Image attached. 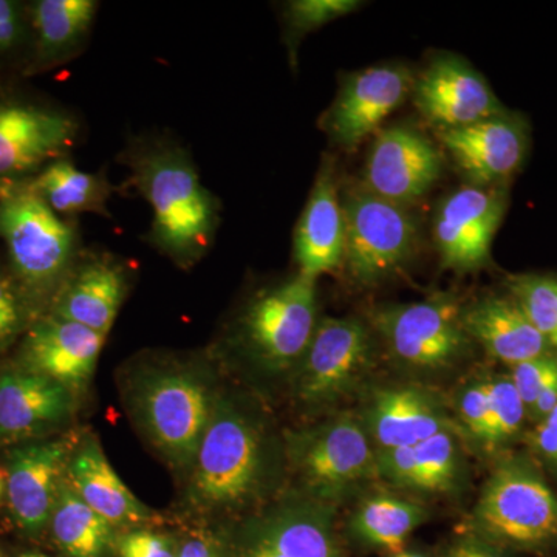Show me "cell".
I'll return each mask as SVG.
<instances>
[{
    "label": "cell",
    "mask_w": 557,
    "mask_h": 557,
    "mask_svg": "<svg viewBox=\"0 0 557 557\" xmlns=\"http://www.w3.org/2000/svg\"><path fill=\"white\" fill-rule=\"evenodd\" d=\"M372 339L359 319L318 322L309 348L300 359L296 392L309 405L338 397L368 366Z\"/></svg>",
    "instance_id": "17"
},
{
    "label": "cell",
    "mask_w": 557,
    "mask_h": 557,
    "mask_svg": "<svg viewBox=\"0 0 557 557\" xmlns=\"http://www.w3.org/2000/svg\"><path fill=\"white\" fill-rule=\"evenodd\" d=\"M534 445L536 448L544 454L548 460H552L553 463L557 465V431L552 426H548L547 423H539L536 432H534L533 437Z\"/></svg>",
    "instance_id": "42"
},
{
    "label": "cell",
    "mask_w": 557,
    "mask_h": 557,
    "mask_svg": "<svg viewBox=\"0 0 557 557\" xmlns=\"http://www.w3.org/2000/svg\"><path fill=\"white\" fill-rule=\"evenodd\" d=\"M116 160L129 172L124 193L132 190L152 208L143 239L178 269L196 267L218 237L222 203L201 182L188 150L163 135H141Z\"/></svg>",
    "instance_id": "1"
},
{
    "label": "cell",
    "mask_w": 557,
    "mask_h": 557,
    "mask_svg": "<svg viewBox=\"0 0 557 557\" xmlns=\"http://www.w3.org/2000/svg\"><path fill=\"white\" fill-rule=\"evenodd\" d=\"M317 314V281L298 273L245 307L237 319V339L265 368L288 369L309 348Z\"/></svg>",
    "instance_id": "6"
},
{
    "label": "cell",
    "mask_w": 557,
    "mask_h": 557,
    "mask_svg": "<svg viewBox=\"0 0 557 557\" xmlns=\"http://www.w3.org/2000/svg\"><path fill=\"white\" fill-rule=\"evenodd\" d=\"M556 406L557 376L552 381V383L548 384L547 387L544 388V391L541 392V395H539L536 401H534L533 406H531L530 410H528V413H530L531 417L536 418L539 423H541V421H544L545 418H547L549 413L553 412V409H555Z\"/></svg>",
    "instance_id": "41"
},
{
    "label": "cell",
    "mask_w": 557,
    "mask_h": 557,
    "mask_svg": "<svg viewBox=\"0 0 557 557\" xmlns=\"http://www.w3.org/2000/svg\"><path fill=\"white\" fill-rule=\"evenodd\" d=\"M343 265L358 284L372 285L401 269L416 255L417 220L409 209L380 199L361 185L344 190Z\"/></svg>",
    "instance_id": "5"
},
{
    "label": "cell",
    "mask_w": 557,
    "mask_h": 557,
    "mask_svg": "<svg viewBox=\"0 0 557 557\" xmlns=\"http://www.w3.org/2000/svg\"><path fill=\"white\" fill-rule=\"evenodd\" d=\"M106 339L84 325L46 313L25 332L17 366L57 381L79 397L94 379Z\"/></svg>",
    "instance_id": "18"
},
{
    "label": "cell",
    "mask_w": 557,
    "mask_h": 557,
    "mask_svg": "<svg viewBox=\"0 0 557 557\" xmlns=\"http://www.w3.org/2000/svg\"><path fill=\"white\" fill-rule=\"evenodd\" d=\"M437 138L469 185L475 186H508L530 149L525 119L509 110L469 126L437 131Z\"/></svg>",
    "instance_id": "15"
},
{
    "label": "cell",
    "mask_w": 557,
    "mask_h": 557,
    "mask_svg": "<svg viewBox=\"0 0 557 557\" xmlns=\"http://www.w3.org/2000/svg\"><path fill=\"white\" fill-rule=\"evenodd\" d=\"M442 174V153L409 124L376 132L361 186L373 196L408 208L423 199Z\"/></svg>",
    "instance_id": "13"
},
{
    "label": "cell",
    "mask_w": 557,
    "mask_h": 557,
    "mask_svg": "<svg viewBox=\"0 0 557 557\" xmlns=\"http://www.w3.org/2000/svg\"><path fill=\"white\" fill-rule=\"evenodd\" d=\"M369 418L381 449L416 446L446 429V420L434 403L410 387L380 392Z\"/></svg>",
    "instance_id": "27"
},
{
    "label": "cell",
    "mask_w": 557,
    "mask_h": 557,
    "mask_svg": "<svg viewBox=\"0 0 557 557\" xmlns=\"http://www.w3.org/2000/svg\"><path fill=\"white\" fill-rule=\"evenodd\" d=\"M461 319L469 338L511 368L555 354L511 295L487 296L463 307Z\"/></svg>",
    "instance_id": "24"
},
{
    "label": "cell",
    "mask_w": 557,
    "mask_h": 557,
    "mask_svg": "<svg viewBox=\"0 0 557 557\" xmlns=\"http://www.w3.org/2000/svg\"><path fill=\"white\" fill-rule=\"evenodd\" d=\"M262 465L258 429L218 397L189 471V504L207 512L239 507L258 490Z\"/></svg>",
    "instance_id": "4"
},
{
    "label": "cell",
    "mask_w": 557,
    "mask_h": 557,
    "mask_svg": "<svg viewBox=\"0 0 557 557\" xmlns=\"http://www.w3.org/2000/svg\"><path fill=\"white\" fill-rule=\"evenodd\" d=\"M475 520L493 541L541 548L557 541V497L530 463L508 461L487 480Z\"/></svg>",
    "instance_id": "7"
},
{
    "label": "cell",
    "mask_w": 557,
    "mask_h": 557,
    "mask_svg": "<svg viewBox=\"0 0 557 557\" xmlns=\"http://www.w3.org/2000/svg\"><path fill=\"white\" fill-rule=\"evenodd\" d=\"M67 480L78 496L110 525L137 530L157 519L156 512L124 485L95 435H83L76 442L67 465Z\"/></svg>",
    "instance_id": "22"
},
{
    "label": "cell",
    "mask_w": 557,
    "mask_h": 557,
    "mask_svg": "<svg viewBox=\"0 0 557 557\" xmlns=\"http://www.w3.org/2000/svg\"><path fill=\"white\" fill-rule=\"evenodd\" d=\"M461 314L458 300L435 296L380 310L373 321L399 361L417 369H440L461 357L471 341Z\"/></svg>",
    "instance_id": "9"
},
{
    "label": "cell",
    "mask_w": 557,
    "mask_h": 557,
    "mask_svg": "<svg viewBox=\"0 0 557 557\" xmlns=\"http://www.w3.org/2000/svg\"><path fill=\"white\" fill-rule=\"evenodd\" d=\"M420 505L394 496L370 497L354 518V530L372 547L386 549L391 555L405 549L406 541L424 519Z\"/></svg>",
    "instance_id": "29"
},
{
    "label": "cell",
    "mask_w": 557,
    "mask_h": 557,
    "mask_svg": "<svg viewBox=\"0 0 557 557\" xmlns=\"http://www.w3.org/2000/svg\"><path fill=\"white\" fill-rule=\"evenodd\" d=\"M78 438L72 435L33 440L10 450L5 493L14 523L28 536L49 528L51 512Z\"/></svg>",
    "instance_id": "12"
},
{
    "label": "cell",
    "mask_w": 557,
    "mask_h": 557,
    "mask_svg": "<svg viewBox=\"0 0 557 557\" xmlns=\"http://www.w3.org/2000/svg\"><path fill=\"white\" fill-rule=\"evenodd\" d=\"M76 395L57 381L11 366L0 372V443L46 438L72 420Z\"/></svg>",
    "instance_id": "20"
},
{
    "label": "cell",
    "mask_w": 557,
    "mask_h": 557,
    "mask_svg": "<svg viewBox=\"0 0 557 557\" xmlns=\"http://www.w3.org/2000/svg\"><path fill=\"white\" fill-rule=\"evenodd\" d=\"M508 208V186L465 185L440 201L432 237L445 270L471 273L486 267Z\"/></svg>",
    "instance_id": "10"
},
{
    "label": "cell",
    "mask_w": 557,
    "mask_h": 557,
    "mask_svg": "<svg viewBox=\"0 0 557 557\" xmlns=\"http://www.w3.org/2000/svg\"><path fill=\"white\" fill-rule=\"evenodd\" d=\"M416 75L405 65L386 64L351 73L321 119L330 141L355 150L380 131L383 121L412 95Z\"/></svg>",
    "instance_id": "11"
},
{
    "label": "cell",
    "mask_w": 557,
    "mask_h": 557,
    "mask_svg": "<svg viewBox=\"0 0 557 557\" xmlns=\"http://www.w3.org/2000/svg\"><path fill=\"white\" fill-rule=\"evenodd\" d=\"M79 121L67 110L24 98H0V185L38 174L50 161L69 157Z\"/></svg>",
    "instance_id": "8"
},
{
    "label": "cell",
    "mask_w": 557,
    "mask_h": 557,
    "mask_svg": "<svg viewBox=\"0 0 557 557\" xmlns=\"http://www.w3.org/2000/svg\"><path fill=\"white\" fill-rule=\"evenodd\" d=\"M38 318L9 267L0 263V355L24 336Z\"/></svg>",
    "instance_id": "33"
},
{
    "label": "cell",
    "mask_w": 557,
    "mask_h": 557,
    "mask_svg": "<svg viewBox=\"0 0 557 557\" xmlns=\"http://www.w3.org/2000/svg\"><path fill=\"white\" fill-rule=\"evenodd\" d=\"M420 471L421 490L445 491L457 472V450L448 429L413 446Z\"/></svg>",
    "instance_id": "32"
},
{
    "label": "cell",
    "mask_w": 557,
    "mask_h": 557,
    "mask_svg": "<svg viewBox=\"0 0 557 557\" xmlns=\"http://www.w3.org/2000/svg\"><path fill=\"white\" fill-rule=\"evenodd\" d=\"M413 102L437 131L457 129L504 115L487 81L456 54H438L416 76Z\"/></svg>",
    "instance_id": "16"
},
{
    "label": "cell",
    "mask_w": 557,
    "mask_h": 557,
    "mask_svg": "<svg viewBox=\"0 0 557 557\" xmlns=\"http://www.w3.org/2000/svg\"><path fill=\"white\" fill-rule=\"evenodd\" d=\"M487 384L491 397V426L486 445L496 448L518 434L525 420L527 408L509 376L487 381Z\"/></svg>",
    "instance_id": "34"
},
{
    "label": "cell",
    "mask_w": 557,
    "mask_h": 557,
    "mask_svg": "<svg viewBox=\"0 0 557 557\" xmlns=\"http://www.w3.org/2000/svg\"><path fill=\"white\" fill-rule=\"evenodd\" d=\"M134 408L139 426L168 463L190 471L215 397L200 369L153 366L139 376Z\"/></svg>",
    "instance_id": "3"
},
{
    "label": "cell",
    "mask_w": 557,
    "mask_h": 557,
    "mask_svg": "<svg viewBox=\"0 0 557 557\" xmlns=\"http://www.w3.org/2000/svg\"><path fill=\"white\" fill-rule=\"evenodd\" d=\"M344 240L346 230L335 163L324 159L296 225L293 255L298 273L318 281L322 274L339 269L343 265Z\"/></svg>",
    "instance_id": "21"
},
{
    "label": "cell",
    "mask_w": 557,
    "mask_h": 557,
    "mask_svg": "<svg viewBox=\"0 0 557 557\" xmlns=\"http://www.w3.org/2000/svg\"><path fill=\"white\" fill-rule=\"evenodd\" d=\"M16 557H49V556L42 555V553H38V552H27V553H21V555H17Z\"/></svg>",
    "instance_id": "46"
},
{
    "label": "cell",
    "mask_w": 557,
    "mask_h": 557,
    "mask_svg": "<svg viewBox=\"0 0 557 557\" xmlns=\"http://www.w3.org/2000/svg\"><path fill=\"white\" fill-rule=\"evenodd\" d=\"M132 270L124 260L109 252L84 248L49 313L76 322L108 338L127 293Z\"/></svg>",
    "instance_id": "19"
},
{
    "label": "cell",
    "mask_w": 557,
    "mask_h": 557,
    "mask_svg": "<svg viewBox=\"0 0 557 557\" xmlns=\"http://www.w3.org/2000/svg\"><path fill=\"white\" fill-rule=\"evenodd\" d=\"M28 36L27 9L13 0H0V57L20 49Z\"/></svg>",
    "instance_id": "39"
},
{
    "label": "cell",
    "mask_w": 557,
    "mask_h": 557,
    "mask_svg": "<svg viewBox=\"0 0 557 557\" xmlns=\"http://www.w3.org/2000/svg\"><path fill=\"white\" fill-rule=\"evenodd\" d=\"M376 474L391 480L395 485L421 490L420 471H418L413 446L381 449L380 456L376 457Z\"/></svg>",
    "instance_id": "36"
},
{
    "label": "cell",
    "mask_w": 557,
    "mask_h": 557,
    "mask_svg": "<svg viewBox=\"0 0 557 557\" xmlns=\"http://www.w3.org/2000/svg\"><path fill=\"white\" fill-rule=\"evenodd\" d=\"M49 528L54 544L67 557H110L116 553L115 527L78 496L67 475L58 493Z\"/></svg>",
    "instance_id": "28"
},
{
    "label": "cell",
    "mask_w": 557,
    "mask_h": 557,
    "mask_svg": "<svg viewBox=\"0 0 557 557\" xmlns=\"http://www.w3.org/2000/svg\"><path fill=\"white\" fill-rule=\"evenodd\" d=\"M449 557H507L493 545L478 539L458 542L456 547L450 549Z\"/></svg>",
    "instance_id": "40"
},
{
    "label": "cell",
    "mask_w": 557,
    "mask_h": 557,
    "mask_svg": "<svg viewBox=\"0 0 557 557\" xmlns=\"http://www.w3.org/2000/svg\"><path fill=\"white\" fill-rule=\"evenodd\" d=\"M508 288L531 324L557 354V278L519 274L508 278Z\"/></svg>",
    "instance_id": "31"
},
{
    "label": "cell",
    "mask_w": 557,
    "mask_h": 557,
    "mask_svg": "<svg viewBox=\"0 0 557 557\" xmlns=\"http://www.w3.org/2000/svg\"><path fill=\"white\" fill-rule=\"evenodd\" d=\"M460 413L469 431L486 443L491 426L490 384L475 383L469 386L461 395Z\"/></svg>",
    "instance_id": "37"
},
{
    "label": "cell",
    "mask_w": 557,
    "mask_h": 557,
    "mask_svg": "<svg viewBox=\"0 0 557 557\" xmlns=\"http://www.w3.org/2000/svg\"><path fill=\"white\" fill-rule=\"evenodd\" d=\"M171 539L150 530H132L116 541L120 557H177Z\"/></svg>",
    "instance_id": "38"
},
{
    "label": "cell",
    "mask_w": 557,
    "mask_h": 557,
    "mask_svg": "<svg viewBox=\"0 0 557 557\" xmlns=\"http://www.w3.org/2000/svg\"><path fill=\"white\" fill-rule=\"evenodd\" d=\"M100 3L95 0H38L27 7L33 39L25 73L67 64L86 49Z\"/></svg>",
    "instance_id": "23"
},
{
    "label": "cell",
    "mask_w": 557,
    "mask_h": 557,
    "mask_svg": "<svg viewBox=\"0 0 557 557\" xmlns=\"http://www.w3.org/2000/svg\"><path fill=\"white\" fill-rule=\"evenodd\" d=\"M542 423V421H541ZM544 423H547L548 426H552L553 429H556L557 431V406L555 409H553V412L549 413L547 418H545Z\"/></svg>",
    "instance_id": "44"
},
{
    "label": "cell",
    "mask_w": 557,
    "mask_h": 557,
    "mask_svg": "<svg viewBox=\"0 0 557 557\" xmlns=\"http://www.w3.org/2000/svg\"><path fill=\"white\" fill-rule=\"evenodd\" d=\"M557 376V357L555 354L544 355L522 362L512 368L511 379L516 391L525 405L527 412L536 401L541 392Z\"/></svg>",
    "instance_id": "35"
},
{
    "label": "cell",
    "mask_w": 557,
    "mask_h": 557,
    "mask_svg": "<svg viewBox=\"0 0 557 557\" xmlns=\"http://www.w3.org/2000/svg\"><path fill=\"white\" fill-rule=\"evenodd\" d=\"M391 557H428V556L421 555V553L406 552V549H403V552L397 553V555H392Z\"/></svg>",
    "instance_id": "45"
},
{
    "label": "cell",
    "mask_w": 557,
    "mask_h": 557,
    "mask_svg": "<svg viewBox=\"0 0 557 557\" xmlns=\"http://www.w3.org/2000/svg\"><path fill=\"white\" fill-rule=\"evenodd\" d=\"M318 509L292 507L248 531L242 557H344Z\"/></svg>",
    "instance_id": "25"
},
{
    "label": "cell",
    "mask_w": 557,
    "mask_h": 557,
    "mask_svg": "<svg viewBox=\"0 0 557 557\" xmlns=\"http://www.w3.org/2000/svg\"><path fill=\"white\" fill-rule=\"evenodd\" d=\"M0 239L9 270L38 317L49 313L83 251L75 219L47 207L27 180L0 185Z\"/></svg>",
    "instance_id": "2"
},
{
    "label": "cell",
    "mask_w": 557,
    "mask_h": 557,
    "mask_svg": "<svg viewBox=\"0 0 557 557\" xmlns=\"http://www.w3.org/2000/svg\"><path fill=\"white\" fill-rule=\"evenodd\" d=\"M3 491H5V474L0 471V497H2Z\"/></svg>",
    "instance_id": "47"
},
{
    "label": "cell",
    "mask_w": 557,
    "mask_h": 557,
    "mask_svg": "<svg viewBox=\"0 0 557 557\" xmlns=\"http://www.w3.org/2000/svg\"><path fill=\"white\" fill-rule=\"evenodd\" d=\"M0 557H2V555H0Z\"/></svg>",
    "instance_id": "48"
},
{
    "label": "cell",
    "mask_w": 557,
    "mask_h": 557,
    "mask_svg": "<svg viewBox=\"0 0 557 557\" xmlns=\"http://www.w3.org/2000/svg\"><path fill=\"white\" fill-rule=\"evenodd\" d=\"M292 460L318 497H335L359 480L376 474V457L357 421L339 418L298 435Z\"/></svg>",
    "instance_id": "14"
},
{
    "label": "cell",
    "mask_w": 557,
    "mask_h": 557,
    "mask_svg": "<svg viewBox=\"0 0 557 557\" xmlns=\"http://www.w3.org/2000/svg\"><path fill=\"white\" fill-rule=\"evenodd\" d=\"M361 5L358 0H292L284 3V40L293 67L298 65V49L309 33L354 13Z\"/></svg>",
    "instance_id": "30"
},
{
    "label": "cell",
    "mask_w": 557,
    "mask_h": 557,
    "mask_svg": "<svg viewBox=\"0 0 557 557\" xmlns=\"http://www.w3.org/2000/svg\"><path fill=\"white\" fill-rule=\"evenodd\" d=\"M177 557H220L212 542L203 537H193L178 548Z\"/></svg>",
    "instance_id": "43"
},
{
    "label": "cell",
    "mask_w": 557,
    "mask_h": 557,
    "mask_svg": "<svg viewBox=\"0 0 557 557\" xmlns=\"http://www.w3.org/2000/svg\"><path fill=\"white\" fill-rule=\"evenodd\" d=\"M27 183L33 193L61 218L97 214L112 219L108 205L119 188H113L104 171L97 174L84 172L69 157H62L50 161Z\"/></svg>",
    "instance_id": "26"
}]
</instances>
